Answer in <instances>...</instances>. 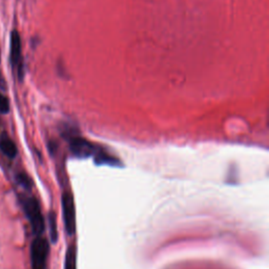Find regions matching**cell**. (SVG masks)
Listing matches in <instances>:
<instances>
[{"instance_id":"cell-1","label":"cell","mask_w":269,"mask_h":269,"mask_svg":"<svg viewBox=\"0 0 269 269\" xmlns=\"http://www.w3.org/2000/svg\"><path fill=\"white\" fill-rule=\"evenodd\" d=\"M23 207L27 217L31 223L33 232L35 235L40 236L44 230V220L38 201L35 198H29L25 201Z\"/></svg>"},{"instance_id":"cell-2","label":"cell","mask_w":269,"mask_h":269,"mask_svg":"<svg viewBox=\"0 0 269 269\" xmlns=\"http://www.w3.org/2000/svg\"><path fill=\"white\" fill-rule=\"evenodd\" d=\"M48 242L41 238H36L31 245V265L32 269H45L48 256Z\"/></svg>"},{"instance_id":"cell-3","label":"cell","mask_w":269,"mask_h":269,"mask_svg":"<svg viewBox=\"0 0 269 269\" xmlns=\"http://www.w3.org/2000/svg\"><path fill=\"white\" fill-rule=\"evenodd\" d=\"M61 203L65 231L68 236H73L76 231V213L73 194L68 191H65L62 194Z\"/></svg>"},{"instance_id":"cell-4","label":"cell","mask_w":269,"mask_h":269,"mask_svg":"<svg viewBox=\"0 0 269 269\" xmlns=\"http://www.w3.org/2000/svg\"><path fill=\"white\" fill-rule=\"evenodd\" d=\"M70 150L77 157L95 156L98 152V150L94 148L93 144L83 139H75L70 143Z\"/></svg>"},{"instance_id":"cell-5","label":"cell","mask_w":269,"mask_h":269,"mask_svg":"<svg viewBox=\"0 0 269 269\" xmlns=\"http://www.w3.org/2000/svg\"><path fill=\"white\" fill-rule=\"evenodd\" d=\"M11 61L13 65L20 64L21 61V40L17 31L11 34Z\"/></svg>"},{"instance_id":"cell-6","label":"cell","mask_w":269,"mask_h":269,"mask_svg":"<svg viewBox=\"0 0 269 269\" xmlns=\"http://www.w3.org/2000/svg\"><path fill=\"white\" fill-rule=\"evenodd\" d=\"M0 151L10 159L15 158L17 155V148L15 143L7 134H3L0 136Z\"/></svg>"},{"instance_id":"cell-7","label":"cell","mask_w":269,"mask_h":269,"mask_svg":"<svg viewBox=\"0 0 269 269\" xmlns=\"http://www.w3.org/2000/svg\"><path fill=\"white\" fill-rule=\"evenodd\" d=\"M64 269H76V248L74 245H70L65 255Z\"/></svg>"},{"instance_id":"cell-8","label":"cell","mask_w":269,"mask_h":269,"mask_svg":"<svg viewBox=\"0 0 269 269\" xmlns=\"http://www.w3.org/2000/svg\"><path fill=\"white\" fill-rule=\"evenodd\" d=\"M50 227H51V239L54 243H55L57 240V229H56L55 216H54L53 213H51L50 216Z\"/></svg>"},{"instance_id":"cell-9","label":"cell","mask_w":269,"mask_h":269,"mask_svg":"<svg viewBox=\"0 0 269 269\" xmlns=\"http://www.w3.org/2000/svg\"><path fill=\"white\" fill-rule=\"evenodd\" d=\"M10 110V104L7 97L0 94V114H7Z\"/></svg>"},{"instance_id":"cell-10","label":"cell","mask_w":269,"mask_h":269,"mask_svg":"<svg viewBox=\"0 0 269 269\" xmlns=\"http://www.w3.org/2000/svg\"><path fill=\"white\" fill-rule=\"evenodd\" d=\"M17 180H18V182H19L22 186H25V187H27V188L30 187V179L28 178L27 175H25V174H20L19 176L17 177Z\"/></svg>"}]
</instances>
